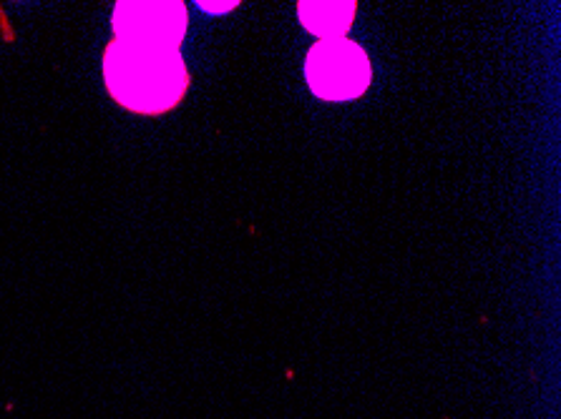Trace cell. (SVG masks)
<instances>
[{
	"label": "cell",
	"mask_w": 561,
	"mask_h": 419,
	"mask_svg": "<svg viewBox=\"0 0 561 419\" xmlns=\"http://www.w3.org/2000/svg\"><path fill=\"white\" fill-rule=\"evenodd\" d=\"M104 83L116 104L134 114H164L184 98L190 73L176 48L112 40L104 50Z\"/></svg>",
	"instance_id": "1"
},
{
	"label": "cell",
	"mask_w": 561,
	"mask_h": 419,
	"mask_svg": "<svg viewBox=\"0 0 561 419\" xmlns=\"http://www.w3.org/2000/svg\"><path fill=\"white\" fill-rule=\"evenodd\" d=\"M305 79L322 101H353L368 91L373 71L368 54L351 38L318 40L305 58Z\"/></svg>",
	"instance_id": "2"
},
{
	"label": "cell",
	"mask_w": 561,
	"mask_h": 419,
	"mask_svg": "<svg viewBox=\"0 0 561 419\" xmlns=\"http://www.w3.org/2000/svg\"><path fill=\"white\" fill-rule=\"evenodd\" d=\"M112 23L116 40L180 50L186 33V8L180 0H122L114 8Z\"/></svg>",
	"instance_id": "3"
},
{
	"label": "cell",
	"mask_w": 561,
	"mask_h": 419,
	"mask_svg": "<svg viewBox=\"0 0 561 419\" xmlns=\"http://www.w3.org/2000/svg\"><path fill=\"white\" fill-rule=\"evenodd\" d=\"M300 21L312 36L320 40H333V38H347L353 19H355V5L353 0H302L300 5Z\"/></svg>",
	"instance_id": "4"
},
{
	"label": "cell",
	"mask_w": 561,
	"mask_h": 419,
	"mask_svg": "<svg viewBox=\"0 0 561 419\" xmlns=\"http://www.w3.org/2000/svg\"><path fill=\"white\" fill-rule=\"evenodd\" d=\"M199 8L202 11H209V13H227V11H232V8H237V0H232V3H199Z\"/></svg>",
	"instance_id": "5"
}]
</instances>
